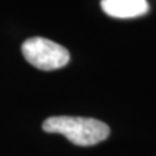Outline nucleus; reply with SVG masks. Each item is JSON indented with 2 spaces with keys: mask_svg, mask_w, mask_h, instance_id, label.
Wrapping results in <instances>:
<instances>
[{
  "mask_svg": "<svg viewBox=\"0 0 156 156\" xmlns=\"http://www.w3.org/2000/svg\"><path fill=\"white\" fill-rule=\"evenodd\" d=\"M22 54L30 65L42 71L59 69L69 62V52L64 46L38 36L23 42Z\"/></svg>",
  "mask_w": 156,
  "mask_h": 156,
  "instance_id": "nucleus-2",
  "label": "nucleus"
},
{
  "mask_svg": "<svg viewBox=\"0 0 156 156\" xmlns=\"http://www.w3.org/2000/svg\"><path fill=\"white\" fill-rule=\"evenodd\" d=\"M46 133H59L77 146H93L106 140L110 127L106 123L88 117L54 116L42 124Z\"/></svg>",
  "mask_w": 156,
  "mask_h": 156,
  "instance_id": "nucleus-1",
  "label": "nucleus"
},
{
  "mask_svg": "<svg viewBox=\"0 0 156 156\" xmlns=\"http://www.w3.org/2000/svg\"><path fill=\"white\" fill-rule=\"evenodd\" d=\"M101 9L116 19H132L146 15L149 5L146 0H101Z\"/></svg>",
  "mask_w": 156,
  "mask_h": 156,
  "instance_id": "nucleus-3",
  "label": "nucleus"
}]
</instances>
